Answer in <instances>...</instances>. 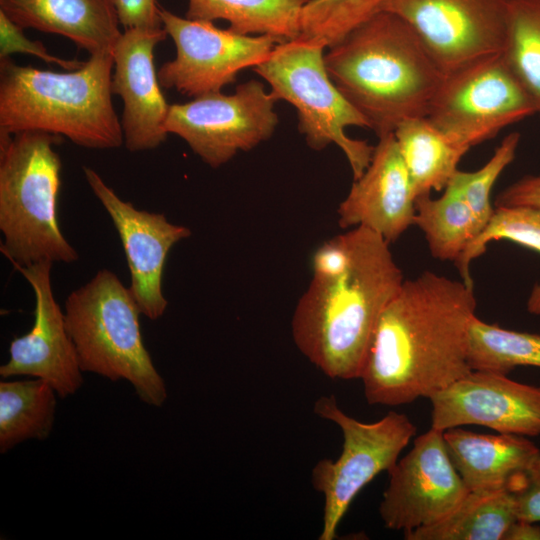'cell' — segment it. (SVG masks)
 Listing matches in <instances>:
<instances>
[{
  "mask_svg": "<svg viewBox=\"0 0 540 540\" xmlns=\"http://www.w3.org/2000/svg\"><path fill=\"white\" fill-rule=\"evenodd\" d=\"M503 540H540V526L536 522L517 519L508 528Z\"/></svg>",
  "mask_w": 540,
  "mask_h": 540,
  "instance_id": "e575fe53",
  "label": "cell"
},
{
  "mask_svg": "<svg viewBox=\"0 0 540 540\" xmlns=\"http://www.w3.org/2000/svg\"><path fill=\"white\" fill-rule=\"evenodd\" d=\"M388 0H308L298 39L329 48L381 11Z\"/></svg>",
  "mask_w": 540,
  "mask_h": 540,
  "instance_id": "f1b7e54d",
  "label": "cell"
},
{
  "mask_svg": "<svg viewBox=\"0 0 540 540\" xmlns=\"http://www.w3.org/2000/svg\"><path fill=\"white\" fill-rule=\"evenodd\" d=\"M518 519L510 490L470 491L444 519L404 533L406 540H503Z\"/></svg>",
  "mask_w": 540,
  "mask_h": 540,
  "instance_id": "603a6c76",
  "label": "cell"
},
{
  "mask_svg": "<svg viewBox=\"0 0 540 540\" xmlns=\"http://www.w3.org/2000/svg\"><path fill=\"white\" fill-rule=\"evenodd\" d=\"M393 134L416 198L444 190L469 150L439 130L427 117L407 119Z\"/></svg>",
  "mask_w": 540,
  "mask_h": 540,
  "instance_id": "44dd1931",
  "label": "cell"
},
{
  "mask_svg": "<svg viewBox=\"0 0 540 540\" xmlns=\"http://www.w3.org/2000/svg\"><path fill=\"white\" fill-rule=\"evenodd\" d=\"M501 55L540 115V0H510Z\"/></svg>",
  "mask_w": 540,
  "mask_h": 540,
  "instance_id": "4316f807",
  "label": "cell"
},
{
  "mask_svg": "<svg viewBox=\"0 0 540 540\" xmlns=\"http://www.w3.org/2000/svg\"><path fill=\"white\" fill-rule=\"evenodd\" d=\"M190 20L229 22L242 35H268L284 43L300 37V19L308 0H187Z\"/></svg>",
  "mask_w": 540,
  "mask_h": 540,
  "instance_id": "7402d4cb",
  "label": "cell"
},
{
  "mask_svg": "<svg viewBox=\"0 0 540 540\" xmlns=\"http://www.w3.org/2000/svg\"><path fill=\"white\" fill-rule=\"evenodd\" d=\"M118 19L124 29L162 28L157 0H113Z\"/></svg>",
  "mask_w": 540,
  "mask_h": 540,
  "instance_id": "d6a6232c",
  "label": "cell"
},
{
  "mask_svg": "<svg viewBox=\"0 0 540 540\" xmlns=\"http://www.w3.org/2000/svg\"><path fill=\"white\" fill-rule=\"evenodd\" d=\"M534 114L532 100L500 54L444 76L426 117L470 149Z\"/></svg>",
  "mask_w": 540,
  "mask_h": 540,
  "instance_id": "9c48e42d",
  "label": "cell"
},
{
  "mask_svg": "<svg viewBox=\"0 0 540 540\" xmlns=\"http://www.w3.org/2000/svg\"><path fill=\"white\" fill-rule=\"evenodd\" d=\"M510 0H388L444 76L502 54Z\"/></svg>",
  "mask_w": 540,
  "mask_h": 540,
  "instance_id": "7c38bea8",
  "label": "cell"
},
{
  "mask_svg": "<svg viewBox=\"0 0 540 540\" xmlns=\"http://www.w3.org/2000/svg\"><path fill=\"white\" fill-rule=\"evenodd\" d=\"M537 206L540 207V175H527L501 191L495 207Z\"/></svg>",
  "mask_w": 540,
  "mask_h": 540,
  "instance_id": "836d02e7",
  "label": "cell"
},
{
  "mask_svg": "<svg viewBox=\"0 0 540 540\" xmlns=\"http://www.w3.org/2000/svg\"><path fill=\"white\" fill-rule=\"evenodd\" d=\"M168 36L162 28L125 29L113 49L112 94L121 97L123 144L131 152L152 150L167 138L169 104L154 66V49Z\"/></svg>",
  "mask_w": 540,
  "mask_h": 540,
  "instance_id": "e0dca14e",
  "label": "cell"
},
{
  "mask_svg": "<svg viewBox=\"0 0 540 540\" xmlns=\"http://www.w3.org/2000/svg\"><path fill=\"white\" fill-rule=\"evenodd\" d=\"M314 412L339 426L343 434L339 457L320 460L311 474L314 489L324 496L318 539L332 540L353 499L379 473L395 466L417 427L407 415L396 411L373 423L361 422L342 411L334 395L316 400Z\"/></svg>",
  "mask_w": 540,
  "mask_h": 540,
  "instance_id": "ba28073f",
  "label": "cell"
},
{
  "mask_svg": "<svg viewBox=\"0 0 540 540\" xmlns=\"http://www.w3.org/2000/svg\"><path fill=\"white\" fill-rule=\"evenodd\" d=\"M414 225L424 233L434 258L454 264L482 231L467 202L450 185L438 198H416Z\"/></svg>",
  "mask_w": 540,
  "mask_h": 540,
  "instance_id": "d4e9b609",
  "label": "cell"
},
{
  "mask_svg": "<svg viewBox=\"0 0 540 540\" xmlns=\"http://www.w3.org/2000/svg\"><path fill=\"white\" fill-rule=\"evenodd\" d=\"M291 321L299 351L332 379L360 378L378 319L404 279L389 243L357 226L325 241Z\"/></svg>",
  "mask_w": 540,
  "mask_h": 540,
  "instance_id": "7a4b0ae2",
  "label": "cell"
},
{
  "mask_svg": "<svg viewBox=\"0 0 540 540\" xmlns=\"http://www.w3.org/2000/svg\"><path fill=\"white\" fill-rule=\"evenodd\" d=\"M113 64V51L90 54L80 68L64 73L0 59V133L41 131L89 149L120 147Z\"/></svg>",
  "mask_w": 540,
  "mask_h": 540,
  "instance_id": "277c9868",
  "label": "cell"
},
{
  "mask_svg": "<svg viewBox=\"0 0 540 540\" xmlns=\"http://www.w3.org/2000/svg\"><path fill=\"white\" fill-rule=\"evenodd\" d=\"M325 49L301 39L280 43L253 70L270 85L277 101L296 108L298 129L307 145L317 151L337 145L357 179L368 167L374 146L346 134L347 127L368 128V123L330 78Z\"/></svg>",
  "mask_w": 540,
  "mask_h": 540,
  "instance_id": "52a82bcc",
  "label": "cell"
},
{
  "mask_svg": "<svg viewBox=\"0 0 540 540\" xmlns=\"http://www.w3.org/2000/svg\"><path fill=\"white\" fill-rule=\"evenodd\" d=\"M450 459L469 491L512 490L540 455L527 437L480 434L459 427L443 431Z\"/></svg>",
  "mask_w": 540,
  "mask_h": 540,
  "instance_id": "d6986e66",
  "label": "cell"
},
{
  "mask_svg": "<svg viewBox=\"0 0 540 540\" xmlns=\"http://www.w3.org/2000/svg\"><path fill=\"white\" fill-rule=\"evenodd\" d=\"M520 138L518 132L508 134L480 169L472 172L458 170L448 184L467 202L482 230L494 213L495 208L491 204L493 186L504 169L514 160Z\"/></svg>",
  "mask_w": 540,
  "mask_h": 540,
  "instance_id": "f546056e",
  "label": "cell"
},
{
  "mask_svg": "<svg viewBox=\"0 0 540 540\" xmlns=\"http://www.w3.org/2000/svg\"><path fill=\"white\" fill-rule=\"evenodd\" d=\"M326 69L378 138L426 117L444 75L400 16L380 11L327 48Z\"/></svg>",
  "mask_w": 540,
  "mask_h": 540,
  "instance_id": "3957f363",
  "label": "cell"
},
{
  "mask_svg": "<svg viewBox=\"0 0 540 540\" xmlns=\"http://www.w3.org/2000/svg\"><path fill=\"white\" fill-rule=\"evenodd\" d=\"M431 428L488 427L524 437L540 435V386L507 375L471 370L429 397Z\"/></svg>",
  "mask_w": 540,
  "mask_h": 540,
  "instance_id": "5bb4252c",
  "label": "cell"
},
{
  "mask_svg": "<svg viewBox=\"0 0 540 540\" xmlns=\"http://www.w3.org/2000/svg\"><path fill=\"white\" fill-rule=\"evenodd\" d=\"M140 314L129 287L107 269L71 292L64 304L81 370L126 380L142 402L161 407L167 388L144 345Z\"/></svg>",
  "mask_w": 540,
  "mask_h": 540,
  "instance_id": "8992f818",
  "label": "cell"
},
{
  "mask_svg": "<svg viewBox=\"0 0 540 540\" xmlns=\"http://www.w3.org/2000/svg\"><path fill=\"white\" fill-rule=\"evenodd\" d=\"M378 139L368 167L338 207V224L368 228L391 243L414 225L416 196L394 134Z\"/></svg>",
  "mask_w": 540,
  "mask_h": 540,
  "instance_id": "ac0fdd59",
  "label": "cell"
},
{
  "mask_svg": "<svg viewBox=\"0 0 540 540\" xmlns=\"http://www.w3.org/2000/svg\"><path fill=\"white\" fill-rule=\"evenodd\" d=\"M62 140L41 131L0 133V249L13 266L78 260L57 220L62 164L54 146Z\"/></svg>",
  "mask_w": 540,
  "mask_h": 540,
  "instance_id": "5b68a950",
  "label": "cell"
},
{
  "mask_svg": "<svg viewBox=\"0 0 540 540\" xmlns=\"http://www.w3.org/2000/svg\"><path fill=\"white\" fill-rule=\"evenodd\" d=\"M388 473L379 515L387 529L403 533L441 521L470 492L450 459L443 431L431 427Z\"/></svg>",
  "mask_w": 540,
  "mask_h": 540,
  "instance_id": "4fadbf2b",
  "label": "cell"
},
{
  "mask_svg": "<svg viewBox=\"0 0 540 540\" xmlns=\"http://www.w3.org/2000/svg\"><path fill=\"white\" fill-rule=\"evenodd\" d=\"M0 11L23 29L64 36L90 54L113 51L122 34L113 0H0Z\"/></svg>",
  "mask_w": 540,
  "mask_h": 540,
  "instance_id": "ffe728a7",
  "label": "cell"
},
{
  "mask_svg": "<svg viewBox=\"0 0 540 540\" xmlns=\"http://www.w3.org/2000/svg\"><path fill=\"white\" fill-rule=\"evenodd\" d=\"M517 517L540 522V455L512 488Z\"/></svg>",
  "mask_w": 540,
  "mask_h": 540,
  "instance_id": "1f68e13d",
  "label": "cell"
},
{
  "mask_svg": "<svg viewBox=\"0 0 540 540\" xmlns=\"http://www.w3.org/2000/svg\"><path fill=\"white\" fill-rule=\"evenodd\" d=\"M468 362L471 370L503 375L520 366L540 368V333L509 330L475 316L469 332Z\"/></svg>",
  "mask_w": 540,
  "mask_h": 540,
  "instance_id": "484cf974",
  "label": "cell"
},
{
  "mask_svg": "<svg viewBox=\"0 0 540 540\" xmlns=\"http://www.w3.org/2000/svg\"><path fill=\"white\" fill-rule=\"evenodd\" d=\"M497 240L512 241L540 254V207H495L490 221L455 263L465 283L473 285L472 261L486 251L490 242ZM527 311L540 315V282L530 292Z\"/></svg>",
  "mask_w": 540,
  "mask_h": 540,
  "instance_id": "83f0119b",
  "label": "cell"
},
{
  "mask_svg": "<svg viewBox=\"0 0 540 540\" xmlns=\"http://www.w3.org/2000/svg\"><path fill=\"white\" fill-rule=\"evenodd\" d=\"M56 391L42 379L0 382V452L26 440H46L53 428Z\"/></svg>",
  "mask_w": 540,
  "mask_h": 540,
  "instance_id": "cb8c5ba5",
  "label": "cell"
},
{
  "mask_svg": "<svg viewBox=\"0 0 540 540\" xmlns=\"http://www.w3.org/2000/svg\"><path fill=\"white\" fill-rule=\"evenodd\" d=\"M85 179L110 216L123 245L130 271L129 289L141 313L160 318L168 305L162 276L169 250L191 235L189 228L171 223L160 213L138 210L122 200L92 168L84 166Z\"/></svg>",
  "mask_w": 540,
  "mask_h": 540,
  "instance_id": "9a60e30c",
  "label": "cell"
},
{
  "mask_svg": "<svg viewBox=\"0 0 540 540\" xmlns=\"http://www.w3.org/2000/svg\"><path fill=\"white\" fill-rule=\"evenodd\" d=\"M473 285L431 271L404 280L381 313L360 375L366 401L428 398L471 371Z\"/></svg>",
  "mask_w": 540,
  "mask_h": 540,
  "instance_id": "6da1fadb",
  "label": "cell"
},
{
  "mask_svg": "<svg viewBox=\"0 0 540 540\" xmlns=\"http://www.w3.org/2000/svg\"><path fill=\"white\" fill-rule=\"evenodd\" d=\"M52 264L40 262L30 266H13L34 291V323L28 333L11 341L9 359L1 365L0 376L42 379L65 398L81 388L83 371L66 327L64 311L53 294Z\"/></svg>",
  "mask_w": 540,
  "mask_h": 540,
  "instance_id": "2e32d148",
  "label": "cell"
},
{
  "mask_svg": "<svg viewBox=\"0 0 540 540\" xmlns=\"http://www.w3.org/2000/svg\"><path fill=\"white\" fill-rule=\"evenodd\" d=\"M159 13L176 46L175 59L158 70L160 85L193 98L222 91L282 43L272 36L242 35L213 22L183 18L161 6Z\"/></svg>",
  "mask_w": 540,
  "mask_h": 540,
  "instance_id": "8fae6325",
  "label": "cell"
},
{
  "mask_svg": "<svg viewBox=\"0 0 540 540\" xmlns=\"http://www.w3.org/2000/svg\"><path fill=\"white\" fill-rule=\"evenodd\" d=\"M276 101L262 82L250 80L239 84L233 94L213 92L170 105L164 128L217 168L272 136L278 125Z\"/></svg>",
  "mask_w": 540,
  "mask_h": 540,
  "instance_id": "30bf717a",
  "label": "cell"
},
{
  "mask_svg": "<svg viewBox=\"0 0 540 540\" xmlns=\"http://www.w3.org/2000/svg\"><path fill=\"white\" fill-rule=\"evenodd\" d=\"M14 53L31 54L46 63L57 64L67 70L78 69L84 64V61L67 60L50 54L43 42L30 40L24 34L22 27L0 11V59L7 58Z\"/></svg>",
  "mask_w": 540,
  "mask_h": 540,
  "instance_id": "4dcf8cb0",
  "label": "cell"
}]
</instances>
